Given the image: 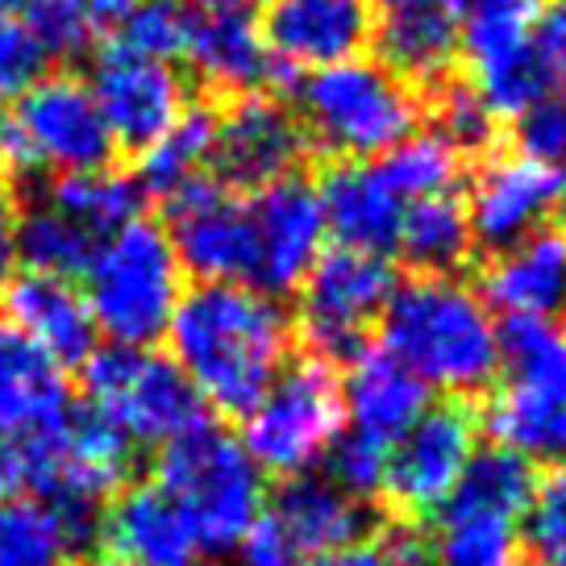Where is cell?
<instances>
[{"label": "cell", "instance_id": "cell-30", "mask_svg": "<svg viewBox=\"0 0 566 566\" xmlns=\"http://www.w3.org/2000/svg\"><path fill=\"white\" fill-rule=\"evenodd\" d=\"M209 155H212V108L209 105H188V113L179 117L155 146H146L138 159V179L142 196L155 200H171L184 188H192L196 179L209 176Z\"/></svg>", "mask_w": 566, "mask_h": 566}, {"label": "cell", "instance_id": "cell-37", "mask_svg": "<svg viewBox=\"0 0 566 566\" xmlns=\"http://www.w3.org/2000/svg\"><path fill=\"white\" fill-rule=\"evenodd\" d=\"M188 34H192V13L179 0H122L105 46L171 63V59H184Z\"/></svg>", "mask_w": 566, "mask_h": 566}, {"label": "cell", "instance_id": "cell-53", "mask_svg": "<svg viewBox=\"0 0 566 566\" xmlns=\"http://www.w3.org/2000/svg\"><path fill=\"white\" fill-rule=\"evenodd\" d=\"M516 566H542V563H516Z\"/></svg>", "mask_w": 566, "mask_h": 566}, {"label": "cell", "instance_id": "cell-49", "mask_svg": "<svg viewBox=\"0 0 566 566\" xmlns=\"http://www.w3.org/2000/svg\"><path fill=\"white\" fill-rule=\"evenodd\" d=\"M375 4H384V9H400V4H421V0H375ZM442 4V0H438Z\"/></svg>", "mask_w": 566, "mask_h": 566}, {"label": "cell", "instance_id": "cell-52", "mask_svg": "<svg viewBox=\"0 0 566 566\" xmlns=\"http://www.w3.org/2000/svg\"><path fill=\"white\" fill-rule=\"evenodd\" d=\"M558 209H566V176H563V205H558Z\"/></svg>", "mask_w": 566, "mask_h": 566}, {"label": "cell", "instance_id": "cell-25", "mask_svg": "<svg viewBox=\"0 0 566 566\" xmlns=\"http://www.w3.org/2000/svg\"><path fill=\"white\" fill-rule=\"evenodd\" d=\"M271 530L280 533L292 554H325V549L363 542L375 525L371 504L342 492L329 475H292L280 483L271 504Z\"/></svg>", "mask_w": 566, "mask_h": 566}, {"label": "cell", "instance_id": "cell-12", "mask_svg": "<svg viewBox=\"0 0 566 566\" xmlns=\"http://www.w3.org/2000/svg\"><path fill=\"white\" fill-rule=\"evenodd\" d=\"M542 0H467L459 25V54L467 84L492 117H516L549 92L546 63L537 54Z\"/></svg>", "mask_w": 566, "mask_h": 566}, {"label": "cell", "instance_id": "cell-23", "mask_svg": "<svg viewBox=\"0 0 566 566\" xmlns=\"http://www.w3.org/2000/svg\"><path fill=\"white\" fill-rule=\"evenodd\" d=\"M371 42L379 51L375 59L421 96L459 75V13L438 0L388 9L375 21Z\"/></svg>", "mask_w": 566, "mask_h": 566}, {"label": "cell", "instance_id": "cell-26", "mask_svg": "<svg viewBox=\"0 0 566 566\" xmlns=\"http://www.w3.org/2000/svg\"><path fill=\"white\" fill-rule=\"evenodd\" d=\"M4 313L59 367H80L96 350V325L84 304V292H75L71 280L30 271L4 287Z\"/></svg>", "mask_w": 566, "mask_h": 566}, {"label": "cell", "instance_id": "cell-24", "mask_svg": "<svg viewBox=\"0 0 566 566\" xmlns=\"http://www.w3.org/2000/svg\"><path fill=\"white\" fill-rule=\"evenodd\" d=\"M317 196L321 212H325V233H334L337 247L371 250V254H384V250L396 247L405 200L384 179L379 163H329L325 176H321Z\"/></svg>", "mask_w": 566, "mask_h": 566}, {"label": "cell", "instance_id": "cell-19", "mask_svg": "<svg viewBox=\"0 0 566 566\" xmlns=\"http://www.w3.org/2000/svg\"><path fill=\"white\" fill-rule=\"evenodd\" d=\"M101 542L117 554V563L129 566H205L209 558L159 483H129L113 495L101 521Z\"/></svg>", "mask_w": 566, "mask_h": 566}, {"label": "cell", "instance_id": "cell-29", "mask_svg": "<svg viewBox=\"0 0 566 566\" xmlns=\"http://www.w3.org/2000/svg\"><path fill=\"white\" fill-rule=\"evenodd\" d=\"M396 250L405 266L417 275H459L467 259L475 254L471 221L454 192L424 196L405 205L400 230H396Z\"/></svg>", "mask_w": 566, "mask_h": 566}, {"label": "cell", "instance_id": "cell-3", "mask_svg": "<svg viewBox=\"0 0 566 566\" xmlns=\"http://www.w3.org/2000/svg\"><path fill=\"white\" fill-rule=\"evenodd\" d=\"M155 483L192 525L205 554H233L263 521L266 475L221 424L200 421L159 446Z\"/></svg>", "mask_w": 566, "mask_h": 566}, {"label": "cell", "instance_id": "cell-5", "mask_svg": "<svg viewBox=\"0 0 566 566\" xmlns=\"http://www.w3.org/2000/svg\"><path fill=\"white\" fill-rule=\"evenodd\" d=\"M84 275L92 325L117 346H150L163 337L184 296V266L176 247L167 230L146 217H134L108 233Z\"/></svg>", "mask_w": 566, "mask_h": 566}, {"label": "cell", "instance_id": "cell-45", "mask_svg": "<svg viewBox=\"0 0 566 566\" xmlns=\"http://www.w3.org/2000/svg\"><path fill=\"white\" fill-rule=\"evenodd\" d=\"M18 192L9 184H0V296H4L9 283L18 280Z\"/></svg>", "mask_w": 566, "mask_h": 566}, {"label": "cell", "instance_id": "cell-42", "mask_svg": "<svg viewBox=\"0 0 566 566\" xmlns=\"http://www.w3.org/2000/svg\"><path fill=\"white\" fill-rule=\"evenodd\" d=\"M304 566H405V558H400V549L391 546L388 533H379V537H363V542H350V546L313 554Z\"/></svg>", "mask_w": 566, "mask_h": 566}, {"label": "cell", "instance_id": "cell-9", "mask_svg": "<svg viewBox=\"0 0 566 566\" xmlns=\"http://www.w3.org/2000/svg\"><path fill=\"white\" fill-rule=\"evenodd\" d=\"M80 367L88 405L101 408L134 446H167L205 421V400L167 354L108 342Z\"/></svg>", "mask_w": 566, "mask_h": 566}, {"label": "cell", "instance_id": "cell-11", "mask_svg": "<svg viewBox=\"0 0 566 566\" xmlns=\"http://www.w3.org/2000/svg\"><path fill=\"white\" fill-rule=\"evenodd\" d=\"M296 292H301L296 334L304 337L308 354L337 367L367 346V334L379 325L396 292V271L384 254L334 247L321 250V259Z\"/></svg>", "mask_w": 566, "mask_h": 566}, {"label": "cell", "instance_id": "cell-13", "mask_svg": "<svg viewBox=\"0 0 566 566\" xmlns=\"http://www.w3.org/2000/svg\"><path fill=\"white\" fill-rule=\"evenodd\" d=\"M308 155V138L296 108L271 96L250 92L233 96L226 108H212V155L209 171L230 192H259L275 179L296 176Z\"/></svg>", "mask_w": 566, "mask_h": 566}, {"label": "cell", "instance_id": "cell-43", "mask_svg": "<svg viewBox=\"0 0 566 566\" xmlns=\"http://www.w3.org/2000/svg\"><path fill=\"white\" fill-rule=\"evenodd\" d=\"M537 54L546 63L549 84L566 88V0H554L549 9H542L537 21Z\"/></svg>", "mask_w": 566, "mask_h": 566}, {"label": "cell", "instance_id": "cell-15", "mask_svg": "<svg viewBox=\"0 0 566 566\" xmlns=\"http://www.w3.org/2000/svg\"><path fill=\"white\" fill-rule=\"evenodd\" d=\"M247 212L250 247H254L250 287L266 296L296 292L325 250V212L317 188L296 171L250 192Z\"/></svg>", "mask_w": 566, "mask_h": 566}, {"label": "cell", "instance_id": "cell-44", "mask_svg": "<svg viewBox=\"0 0 566 566\" xmlns=\"http://www.w3.org/2000/svg\"><path fill=\"white\" fill-rule=\"evenodd\" d=\"M226 566H296V554L287 549L280 533L271 530V521H259V530L250 533L242 546L230 554V563Z\"/></svg>", "mask_w": 566, "mask_h": 566}, {"label": "cell", "instance_id": "cell-6", "mask_svg": "<svg viewBox=\"0 0 566 566\" xmlns=\"http://www.w3.org/2000/svg\"><path fill=\"white\" fill-rule=\"evenodd\" d=\"M537 488V467L509 450H475L459 488L429 521L424 558L438 566H516V525Z\"/></svg>", "mask_w": 566, "mask_h": 566}, {"label": "cell", "instance_id": "cell-33", "mask_svg": "<svg viewBox=\"0 0 566 566\" xmlns=\"http://www.w3.org/2000/svg\"><path fill=\"white\" fill-rule=\"evenodd\" d=\"M142 188L134 176L122 171H80V176H54L46 179V205L67 212L71 221H80L88 233L105 242L113 230H122L125 221H134L142 209Z\"/></svg>", "mask_w": 566, "mask_h": 566}, {"label": "cell", "instance_id": "cell-7", "mask_svg": "<svg viewBox=\"0 0 566 566\" xmlns=\"http://www.w3.org/2000/svg\"><path fill=\"white\" fill-rule=\"evenodd\" d=\"M342 429L346 412H342L337 371L321 363L317 354H304L283 363L271 388L254 400L238 442L247 446V454L263 475L292 479L308 475L329 454Z\"/></svg>", "mask_w": 566, "mask_h": 566}, {"label": "cell", "instance_id": "cell-38", "mask_svg": "<svg viewBox=\"0 0 566 566\" xmlns=\"http://www.w3.org/2000/svg\"><path fill=\"white\" fill-rule=\"evenodd\" d=\"M521 521H525L530 563L566 566V462L549 467V475L537 479Z\"/></svg>", "mask_w": 566, "mask_h": 566}, {"label": "cell", "instance_id": "cell-48", "mask_svg": "<svg viewBox=\"0 0 566 566\" xmlns=\"http://www.w3.org/2000/svg\"><path fill=\"white\" fill-rule=\"evenodd\" d=\"M25 4H30V0H0V13H18Z\"/></svg>", "mask_w": 566, "mask_h": 566}, {"label": "cell", "instance_id": "cell-28", "mask_svg": "<svg viewBox=\"0 0 566 566\" xmlns=\"http://www.w3.org/2000/svg\"><path fill=\"white\" fill-rule=\"evenodd\" d=\"M479 429L492 433V446L525 459L530 467L566 462V400L495 384L488 391V405L479 408Z\"/></svg>", "mask_w": 566, "mask_h": 566}, {"label": "cell", "instance_id": "cell-16", "mask_svg": "<svg viewBox=\"0 0 566 566\" xmlns=\"http://www.w3.org/2000/svg\"><path fill=\"white\" fill-rule=\"evenodd\" d=\"M88 88L101 105L113 142L134 155L155 146L192 105L176 63L129 54L122 46H105L96 54Z\"/></svg>", "mask_w": 566, "mask_h": 566}, {"label": "cell", "instance_id": "cell-14", "mask_svg": "<svg viewBox=\"0 0 566 566\" xmlns=\"http://www.w3.org/2000/svg\"><path fill=\"white\" fill-rule=\"evenodd\" d=\"M558 205H563V176L521 150H500V146L475 159L462 200L475 247L492 254L542 230Z\"/></svg>", "mask_w": 566, "mask_h": 566}, {"label": "cell", "instance_id": "cell-27", "mask_svg": "<svg viewBox=\"0 0 566 566\" xmlns=\"http://www.w3.org/2000/svg\"><path fill=\"white\" fill-rule=\"evenodd\" d=\"M337 384H342V412L350 417V429H363L388 446L429 408V388L421 379L388 350H371V346L354 354Z\"/></svg>", "mask_w": 566, "mask_h": 566}, {"label": "cell", "instance_id": "cell-22", "mask_svg": "<svg viewBox=\"0 0 566 566\" xmlns=\"http://www.w3.org/2000/svg\"><path fill=\"white\" fill-rule=\"evenodd\" d=\"M71 412L63 367L38 342L0 317V429L9 438H38Z\"/></svg>", "mask_w": 566, "mask_h": 566}, {"label": "cell", "instance_id": "cell-2", "mask_svg": "<svg viewBox=\"0 0 566 566\" xmlns=\"http://www.w3.org/2000/svg\"><path fill=\"white\" fill-rule=\"evenodd\" d=\"M384 346L424 388L471 400L500 375V325L459 275H412L384 308Z\"/></svg>", "mask_w": 566, "mask_h": 566}, {"label": "cell", "instance_id": "cell-36", "mask_svg": "<svg viewBox=\"0 0 566 566\" xmlns=\"http://www.w3.org/2000/svg\"><path fill=\"white\" fill-rule=\"evenodd\" d=\"M379 171L388 179L396 196L412 205L424 196H442L454 192V184L467 171V159L438 134H412L400 146H391L388 155H379Z\"/></svg>", "mask_w": 566, "mask_h": 566}, {"label": "cell", "instance_id": "cell-1", "mask_svg": "<svg viewBox=\"0 0 566 566\" xmlns=\"http://www.w3.org/2000/svg\"><path fill=\"white\" fill-rule=\"evenodd\" d=\"M171 363L217 412L247 417L292 354V321L250 283H200L184 292L167 325Z\"/></svg>", "mask_w": 566, "mask_h": 566}, {"label": "cell", "instance_id": "cell-10", "mask_svg": "<svg viewBox=\"0 0 566 566\" xmlns=\"http://www.w3.org/2000/svg\"><path fill=\"white\" fill-rule=\"evenodd\" d=\"M479 450V408L471 400L446 396L429 405L388 450L384 509L391 525L424 530L459 488L467 462Z\"/></svg>", "mask_w": 566, "mask_h": 566}, {"label": "cell", "instance_id": "cell-54", "mask_svg": "<svg viewBox=\"0 0 566 566\" xmlns=\"http://www.w3.org/2000/svg\"><path fill=\"white\" fill-rule=\"evenodd\" d=\"M563 334H566V329H563Z\"/></svg>", "mask_w": 566, "mask_h": 566}, {"label": "cell", "instance_id": "cell-47", "mask_svg": "<svg viewBox=\"0 0 566 566\" xmlns=\"http://www.w3.org/2000/svg\"><path fill=\"white\" fill-rule=\"evenodd\" d=\"M188 4H196L200 13H247L259 0H188Z\"/></svg>", "mask_w": 566, "mask_h": 566}, {"label": "cell", "instance_id": "cell-4", "mask_svg": "<svg viewBox=\"0 0 566 566\" xmlns=\"http://www.w3.org/2000/svg\"><path fill=\"white\" fill-rule=\"evenodd\" d=\"M296 117L308 146L334 163L375 159L417 134L424 122V101L391 75L379 59H346L334 67L308 71L296 88Z\"/></svg>", "mask_w": 566, "mask_h": 566}, {"label": "cell", "instance_id": "cell-20", "mask_svg": "<svg viewBox=\"0 0 566 566\" xmlns=\"http://www.w3.org/2000/svg\"><path fill=\"white\" fill-rule=\"evenodd\" d=\"M479 296L504 317L549 321L566 308V226H542L530 238L495 250L483 266Z\"/></svg>", "mask_w": 566, "mask_h": 566}, {"label": "cell", "instance_id": "cell-31", "mask_svg": "<svg viewBox=\"0 0 566 566\" xmlns=\"http://www.w3.org/2000/svg\"><path fill=\"white\" fill-rule=\"evenodd\" d=\"M84 546L38 495H0V566H80Z\"/></svg>", "mask_w": 566, "mask_h": 566}, {"label": "cell", "instance_id": "cell-34", "mask_svg": "<svg viewBox=\"0 0 566 566\" xmlns=\"http://www.w3.org/2000/svg\"><path fill=\"white\" fill-rule=\"evenodd\" d=\"M96 247H101L96 233H88L80 221H71L67 212H59L46 200L34 205L30 212H21L18 263H25L38 275H59V280L84 275Z\"/></svg>", "mask_w": 566, "mask_h": 566}, {"label": "cell", "instance_id": "cell-32", "mask_svg": "<svg viewBox=\"0 0 566 566\" xmlns=\"http://www.w3.org/2000/svg\"><path fill=\"white\" fill-rule=\"evenodd\" d=\"M504 384L546 400H566V334L537 317H509L500 329Z\"/></svg>", "mask_w": 566, "mask_h": 566}, {"label": "cell", "instance_id": "cell-40", "mask_svg": "<svg viewBox=\"0 0 566 566\" xmlns=\"http://www.w3.org/2000/svg\"><path fill=\"white\" fill-rule=\"evenodd\" d=\"M516 150L546 167H566V92H546L516 113Z\"/></svg>", "mask_w": 566, "mask_h": 566}, {"label": "cell", "instance_id": "cell-50", "mask_svg": "<svg viewBox=\"0 0 566 566\" xmlns=\"http://www.w3.org/2000/svg\"><path fill=\"white\" fill-rule=\"evenodd\" d=\"M0 159H4V122H0Z\"/></svg>", "mask_w": 566, "mask_h": 566}, {"label": "cell", "instance_id": "cell-17", "mask_svg": "<svg viewBox=\"0 0 566 566\" xmlns=\"http://www.w3.org/2000/svg\"><path fill=\"white\" fill-rule=\"evenodd\" d=\"M375 21V0H266L259 30L283 80H292L358 59L371 46Z\"/></svg>", "mask_w": 566, "mask_h": 566}, {"label": "cell", "instance_id": "cell-21", "mask_svg": "<svg viewBox=\"0 0 566 566\" xmlns=\"http://www.w3.org/2000/svg\"><path fill=\"white\" fill-rule=\"evenodd\" d=\"M184 59L192 63L196 80L221 101L287 84L283 71L275 67V59H271V51H266L259 21H250L247 13L192 18V34H188Z\"/></svg>", "mask_w": 566, "mask_h": 566}, {"label": "cell", "instance_id": "cell-39", "mask_svg": "<svg viewBox=\"0 0 566 566\" xmlns=\"http://www.w3.org/2000/svg\"><path fill=\"white\" fill-rule=\"evenodd\" d=\"M388 442H379L363 429H342L329 446V471L325 475L334 479L342 492H350L354 500L371 504L384 492V475H388Z\"/></svg>", "mask_w": 566, "mask_h": 566}, {"label": "cell", "instance_id": "cell-46", "mask_svg": "<svg viewBox=\"0 0 566 566\" xmlns=\"http://www.w3.org/2000/svg\"><path fill=\"white\" fill-rule=\"evenodd\" d=\"M21 483V450L18 438H9L0 429V495H9Z\"/></svg>", "mask_w": 566, "mask_h": 566}, {"label": "cell", "instance_id": "cell-18", "mask_svg": "<svg viewBox=\"0 0 566 566\" xmlns=\"http://www.w3.org/2000/svg\"><path fill=\"white\" fill-rule=\"evenodd\" d=\"M171 247L179 266L200 283H250V212L247 200L217 179H196L192 188L167 200Z\"/></svg>", "mask_w": 566, "mask_h": 566}, {"label": "cell", "instance_id": "cell-41", "mask_svg": "<svg viewBox=\"0 0 566 566\" xmlns=\"http://www.w3.org/2000/svg\"><path fill=\"white\" fill-rule=\"evenodd\" d=\"M46 54L18 13H0V101H18L46 71Z\"/></svg>", "mask_w": 566, "mask_h": 566}, {"label": "cell", "instance_id": "cell-35", "mask_svg": "<svg viewBox=\"0 0 566 566\" xmlns=\"http://www.w3.org/2000/svg\"><path fill=\"white\" fill-rule=\"evenodd\" d=\"M117 9L122 0H30L25 25L46 59H80L105 42Z\"/></svg>", "mask_w": 566, "mask_h": 566}, {"label": "cell", "instance_id": "cell-8", "mask_svg": "<svg viewBox=\"0 0 566 566\" xmlns=\"http://www.w3.org/2000/svg\"><path fill=\"white\" fill-rule=\"evenodd\" d=\"M117 142L84 80L42 75L18 96L4 125V159L25 176H80L113 167Z\"/></svg>", "mask_w": 566, "mask_h": 566}, {"label": "cell", "instance_id": "cell-51", "mask_svg": "<svg viewBox=\"0 0 566 566\" xmlns=\"http://www.w3.org/2000/svg\"><path fill=\"white\" fill-rule=\"evenodd\" d=\"M92 566H129V563H117V558H113V563H92Z\"/></svg>", "mask_w": 566, "mask_h": 566}]
</instances>
